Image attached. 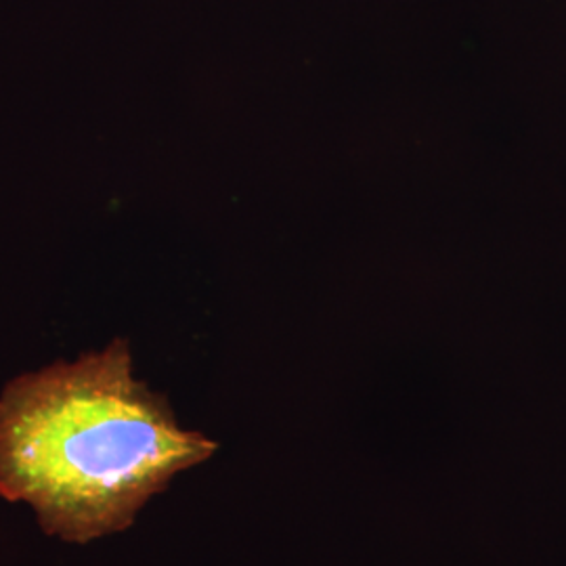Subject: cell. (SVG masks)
Returning <instances> with one entry per match:
<instances>
[{"instance_id": "obj_1", "label": "cell", "mask_w": 566, "mask_h": 566, "mask_svg": "<svg viewBox=\"0 0 566 566\" xmlns=\"http://www.w3.org/2000/svg\"><path fill=\"white\" fill-rule=\"evenodd\" d=\"M214 451L135 378L124 340L23 374L0 392V497L28 504L46 535L70 544L126 531Z\"/></svg>"}]
</instances>
